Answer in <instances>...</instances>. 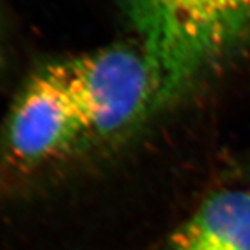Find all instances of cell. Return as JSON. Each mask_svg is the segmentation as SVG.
Returning a JSON list of instances; mask_svg holds the SVG:
<instances>
[{
    "mask_svg": "<svg viewBox=\"0 0 250 250\" xmlns=\"http://www.w3.org/2000/svg\"><path fill=\"white\" fill-rule=\"evenodd\" d=\"M153 81V111L250 46V0H123Z\"/></svg>",
    "mask_w": 250,
    "mask_h": 250,
    "instance_id": "obj_1",
    "label": "cell"
},
{
    "mask_svg": "<svg viewBox=\"0 0 250 250\" xmlns=\"http://www.w3.org/2000/svg\"><path fill=\"white\" fill-rule=\"evenodd\" d=\"M57 65L86 132L118 134L153 111L152 74L141 49L110 46Z\"/></svg>",
    "mask_w": 250,
    "mask_h": 250,
    "instance_id": "obj_2",
    "label": "cell"
},
{
    "mask_svg": "<svg viewBox=\"0 0 250 250\" xmlns=\"http://www.w3.org/2000/svg\"><path fill=\"white\" fill-rule=\"evenodd\" d=\"M86 132L59 65L36 75L14 104L7 129L9 156L34 167L64 152Z\"/></svg>",
    "mask_w": 250,
    "mask_h": 250,
    "instance_id": "obj_3",
    "label": "cell"
},
{
    "mask_svg": "<svg viewBox=\"0 0 250 250\" xmlns=\"http://www.w3.org/2000/svg\"><path fill=\"white\" fill-rule=\"evenodd\" d=\"M168 250H250V193L221 190L207 197L172 233Z\"/></svg>",
    "mask_w": 250,
    "mask_h": 250,
    "instance_id": "obj_4",
    "label": "cell"
}]
</instances>
